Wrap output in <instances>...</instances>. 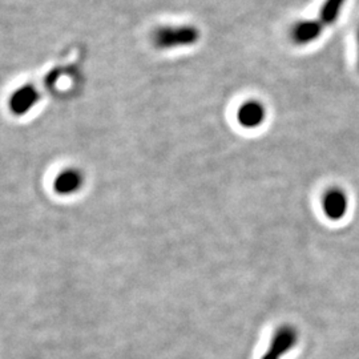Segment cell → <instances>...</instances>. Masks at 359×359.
Segmentation results:
<instances>
[{
	"label": "cell",
	"instance_id": "277c9868",
	"mask_svg": "<svg viewBox=\"0 0 359 359\" xmlns=\"http://www.w3.org/2000/svg\"><path fill=\"white\" fill-rule=\"evenodd\" d=\"M40 102V92L34 84H23L13 90L8 100V108L15 116L29 114Z\"/></svg>",
	"mask_w": 359,
	"mask_h": 359
},
{
	"label": "cell",
	"instance_id": "52a82bcc",
	"mask_svg": "<svg viewBox=\"0 0 359 359\" xmlns=\"http://www.w3.org/2000/svg\"><path fill=\"white\" fill-rule=\"evenodd\" d=\"M321 20H301L292 29V38L299 46H306L318 40L323 31Z\"/></svg>",
	"mask_w": 359,
	"mask_h": 359
},
{
	"label": "cell",
	"instance_id": "5b68a950",
	"mask_svg": "<svg viewBox=\"0 0 359 359\" xmlns=\"http://www.w3.org/2000/svg\"><path fill=\"white\" fill-rule=\"evenodd\" d=\"M266 109L264 104L257 100H249L243 104L237 111V120L244 128L253 129L264 124Z\"/></svg>",
	"mask_w": 359,
	"mask_h": 359
},
{
	"label": "cell",
	"instance_id": "6da1fadb",
	"mask_svg": "<svg viewBox=\"0 0 359 359\" xmlns=\"http://www.w3.org/2000/svg\"><path fill=\"white\" fill-rule=\"evenodd\" d=\"M200 39L198 28L193 26H164L154 32V44L160 50L191 47Z\"/></svg>",
	"mask_w": 359,
	"mask_h": 359
},
{
	"label": "cell",
	"instance_id": "7a4b0ae2",
	"mask_svg": "<svg viewBox=\"0 0 359 359\" xmlns=\"http://www.w3.org/2000/svg\"><path fill=\"white\" fill-rule=\"evenodd\" d=\"M299 342V330L292 323L280 325L270 337L269 345L259 359H283Z\"/></svg>",
	"mask_w": 359,
	"mask_h": 359
},
{
	"label": "cell",
	"instance_id": "8992f818",
	"mask_svg": "<svg viewBox=\"0 0 359 359\" xmlns=\"http://www.w3.org/2000/svg\"><path fill=\"white\" fill-rule=\"evenodd\" d=\"M84 176L83 173L75 168H67L62 170L53 181V188L59 194L69 196L83 188Z\"/></svg>",
	"mask_w": 359,
	"mask_h": 359
},
{
	"label": "cell",
	"instance_id": "9c48e42d",
	"mask_svg": "<svg viewBox=\"0 0 359 359\" xmlns=\"http://www.w3.org/2000/svg\"><path fill=\"white\" fill-rule=\"evenodd\" d=\"M357 43H358V69H359V28H358V32H357Z\"/></svg>",
	"mask_w": 359,
	"mask_h": 359
},
{
	"label": "cell",
	"instance_id": "3957f363",
	"mask_svg": "<svg viewBox=\"0 0 359 359\" xmlns=\"http://www.w3.org/2000/svg\"><path fill=\"white\" fill-rule=\"evenodd\" d=\"M348 204V196L342 188L333 187L322 194V212L330 221H341L346 217Z\"/></svg>",
	"mask_w": 359,
	"mask_h": 359
},
{
	"label": "cell",
	"instance_id": "ba28073f",
	"mask_svg": "<svg viewBox=\"0 0 359 359\" xmlns=\"http://www.w3.org/2000/svg\"><path fill=\"white\" fill-rule=\"evenodd\" d=\"M347 0H325L320 10V20L323 26L335 23L342 13Z\"/></svg>",
	"mask_w": 359,
	"mask_h": 359
}]
</instances>
